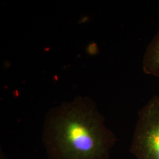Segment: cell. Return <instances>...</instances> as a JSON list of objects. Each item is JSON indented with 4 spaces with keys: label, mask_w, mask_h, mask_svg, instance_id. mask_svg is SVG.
I'll return each instance as SVG.
<instances>
[{
    "label": "cell",
    "mask_w": 159,
    "mask_h": 159,
    "mask_svg": "<svg viewBox=\"0 0 159 159\" xmlns=\"http://www.w3.org/2000/svg\"><path fill=\"white\" fill-rule=\"evenodd\" d=\"M117 141L89 98L64 102L46 115L42 142L48 159H110Z\"/></svg>",
    "instance_id": "6da1fadb"
},
{
    "label": "cell",
    "mask_w": 159,
    "mask_h": 159,
    "mask_svg": "<svg viewBox=\"0 0 159 159\" xmlns=\"http://www.w3.org/2000/svg\"><path fill=\"white\" fill-rule=\"evenodd\" d=\"M129 151L136 159H159V95L139 111Z\"/></svg>",
    "instance_id": "7a4b0ae2"
},
{
    "label": "cell",
    "mask_w": 159,
    "mask_h": 159,
    "mask_svg": "<svg viewBox=\"0 0 159 159\" xmlns=\"http://www.w3.org/2000/svg\"><path fill=\"white\" fill-rule=\"evenodd\" d=\"M143 70L145 74L159 77V30L144 54Z\"/></svg>",
    "instance_id": "3957f363"
},
{
    "label": "cell",
    "mask_w": 159,
    "mask_h": 159,
    "mask_svg": "<svg viewBox=\"0 0 159 159\" xmlns=\"http://www.w3.org/2000/svg\"><path fill=\"white\" fill-rule=\"evenodd\" d=\"M0 159H8L7 158L4 153L3 152V151L2 150V149H1V151H0Z\"/></svg>",
    "instance_id": "277c9868"
}]
</instances>
